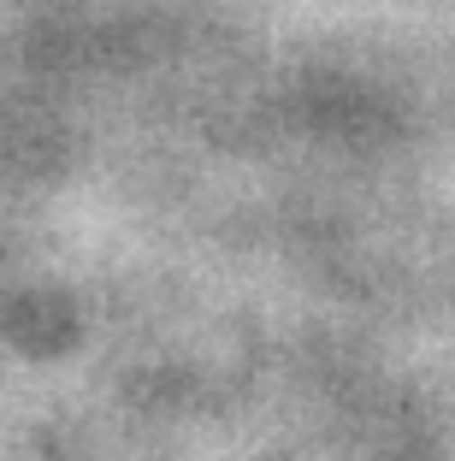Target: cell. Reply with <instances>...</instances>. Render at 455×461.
<instances>
[]
</instances>
